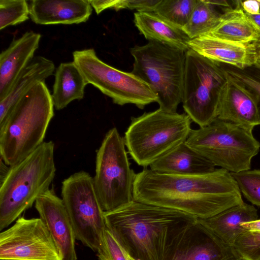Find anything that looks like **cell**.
Returning a JSON list of instances; mask_svg holds the SVG:
<instances>
[{
  "label": "cell",
  "mask_w": 260,
  "mask_h": 260,
  "mask_svg": "<svg viewBox=\"0 0 260 260\" xmlns=\"http://www.w3.org/2000/svg\"><path fill=\"white\" fill-rule=\"evenodd\" d=\"M185 56L183 107L192 121L204 127L217 117L228 77L221 63L192 49L186 51Z\"/></svg>",
  "instance_id": "cell-8"
},
{
  "label": "cell",
  "mask_w": 260,
  "mask_h": 260,
  "mask_svg": "<svg viewBox=\"0 0 260 260\" xmlns=\"http://www.w3.org/2000/svg\"><path fill=\"white\" fill-rule=\"evenodd\" d=\"M226 75L243 87L253 98L260 122V69L254 64L243 69L221 63Z\"/></svg>",
  "instance_id": "cell-27"
},
{
  "label": "cell",
  "mask_w": 260,
  "mask_h": 260,
  "mask_svg": "<svg viewBox=\"0 0 260 260\" xmlns=\"http://www.w3.org/2000/svg\"><path fill=\"white\" fill-rule=\"evenodd\" d=\"M252 44L237 43L203 35L191 39L188 46L210 60L243 69L255 64L256 57Z\"/></svg>",
  "instance_id": "cell-18"
},
{
  "label": "cell",
  "mask_w": 260,
  "mask_h": 260,
  "mask_svg": "<svg viewBox=\"0 0 260 260\" xmlns=\"http://www.w3.org/2000/svg\"><path fill=\"white\" fill-rule=\"evenodd\" d=\"M129 259H130V260H138V259H136V258H134V257H132V256H130L129 255Z\"/></svg>",
  "instance_id": "cell-39"
},
{
  "label": "cell",
  "mask_w": 260,
  "mask_h": 260,
  "mask_svg": "<svg viewBox=\"0 0 260 260\" xmlns=\"http://www.w3.org/2000/svg\"><path fill=\"white\" fill-rule=\"evenodd\" d=\"M35 208L50 232L60 260H77L76 238L62 199L49 189L37 199Z\"/></svg>",
  "instance_id": "cell-14"
},
{
  "label": "cell",
  "mask_w": 260,
  "mask_h": 260,
  "mask_svg": "<svg viewBox=\"0 0 260 260\" xmlns=\"http://www.w3.org/2000/svg\"><path fill=\"white\" fill-rule=\"evenodd\" d=\"M54 144L44 142L22 161L11 166L1 180L0 230L8 227L49 190L56 172Z\"/></svg>",
  "instance_id": "cell-4"
},
{
  "label": "cell",
  "mask_w": 260,
  "mask_h": 260,
  "mask_svg": "<svg viewBox=\"0 0 260 260\" xmlns=\"http://www.w3.org/2000/svg\"><path fill=\"white\" fill-rule=\"evenodd\" d=\"M0 259L60 260V256L42 219L21 216L0 234Z\"/></svg>",
  "instance_id": "cell-12"
},
{
  "label": "cell",
  "mask_w": 260,
  "mask_h": 260,
  "mask_svg": "<svg viewBox=\"0 0 260 260\" xmlns=\"http://www.w3.org/2000/svg\"><path fill=\"white\" fill-rule=\"evenodd\" d=\"M133 199L178 210L197 219L212 217L244 202L231 173L222 168L197 175L168 174L144 169L136 174Z\"/></svg>",
  "instance_id": "cell-1"
},
{
  "label": "cell",
  "mask_w": 260,
  "mask_h": 260,
  "mask_svg": "<svg viewBox=\"0 0 260 260\" xmlns=\"http://www.w3.org/2000/svg\"><path fill=\"white\" fill-rule=\"evenodd\" d=\"M241 225L247 231L260 232V219L245 222Z\"/></svg>",
  "instance_id": "cell-35"
},
{
  "label": "cell",
  "mask_w": 260,
  "mask_h": 260,
  "mask_svg": "<svg viewBox=\"0 0 260 260\" xmlns=\"http://www.w3.org/2000/svg\"><path fill=\"white\" fill-rule=\"evenodd\" d=\"M104 216L106 228L138 260H163L179 236L198 220L178 210L134 200Z\"/></svg>",
  "instance_id": "cell-2"
},
{
  "label": "cell",
  "mask_w": 260,
  "mask_h": 260,
  "mask_svg": "<svg viewBox=\"0 0 260 260\" xmlns=\"http://www.w3.org/2000/svg\"><path fill=\"white\" fill-rule=\"evenodd\" d=\"M228 79L217 118L252 131L254 126L260 125L255 101L243 87L228 77Z\"/></svg>",
  "instance_id": "cell-17"
},
{
  "label": "cell",
  "mask_w": 260,
  "mask_h": 260,
  "mask_svg": "<svg viewBox=\"0 0 260 260\" xmlns=\"http://www.w3.org/2000/svg\"><path fill=\"white\" fill-rule=\"evenodd\" d=\"M54 107L45 82L37 83L19 99L0 126V152L6 165L17 164L44 142Z\"/></svg>",
  "instance_id": "cell-3"
},
{
  "label": "cell",
  "mask_w": 260,
  "mask_h": 260,
  "mask_svg": "<svg viewBox=\"0 0 260 260\" xmlns=\"http://www.w3.org/2000/svg\"><path fill=\"white\" fill-rule=\"evenodd\" d=\"M256 58H260V41L254 42L253 44Z\"/></svg>",
  "instance_id": "cell-37"
},
{
  "label": "cell",
  "mask_w": 260,
  "mask_h": 260,
  "mask_svg": "<svg viewBox=\"0 0 260 260\" xmlns=\"http://www.w3.org/2000/svg\"><path fill=\"white\" fill-rule=\"evenodd\" d=\"M75 62L87 83L97 88L116 104H134L140 109L157 102L149 86L132 72L119 70L106 63L92 48L73 52Z\"/></svg>",
  "instance_id": "cell-10"
},
{
  "label": "cell",
  "mask_w": 260,
  "mask_h": 260,
  "mask_svg": "<svg viewBox=\"0 0 260 260\" xmlns=\"http://www.w3.org/2000/svg\"><path fill=\"white\" fill-rule=\"evenodd\" d=\"M233 246L241 260H260V232L245 231Z\"/></svg>",
  "instance_id": "cell-30"
},
{
  "label": "cell",
  "mask_w": 260,
  "mask_h": 260,
  "mask_svg": "<svg viewBox=\"0 0 260 260\" xmlns=\"http://www.w3.org/2000/svg\"><path fill=\"white\" fill-rule=\"evenodd\" d=\"M192 121L185 113L160 108L132 117L123 137L128 153L139 166L147 168L186 141Z\"/></svg>",
  "instance_id": "cell-5"
},
{
  "label": "cell",
  "mask_w": 260,
  "mask_h": 260,
  "mask_svg": "<svg viewBox=\"0 0 260 260\" xmlns=\"http://www.w3.org/2000/svg\"><path fill=\"white\" fill-rule=\"evenodd\" d=\"M258 2L260 3V0H258Z\"/></svg>",
  "instance_id": "cell-40"
},
{
  "label": "cell",
  "mask_w": 260,
  "mask_h": 260,
  "mask_svg": "<svg viewBox=\"0 0 260 260\" xmlns=\"http://www.w3.org/2000/svg\"><path fill=\"white\" fill-rule=\"evenodd\" d=\"M97 14L105 10L111 9L116 11L122 9V0H89Z\"/></svg>",
  "instance_id": "cell-33"
},
{
  "label": "cell",
  "mask_w": 260,
  "mask_h": 260,
  "mask_svg": "<svg viewBox=\"0 0 260 260\" xmlns=\"http://www.w3.org/2000/svg\"><path fill=\"white\" fill-rule=\"evenodd\" d=\"M123 137L116 127L106 134L96 151L95 190L104 212L134 200L136 174L131 168Z\"/></svg>",
  "instance_id": "cell-9"
},
{
  "label": "cell",
  "mask_w": 260,
  "mask_h": 260,
  "mask_svg": "<svg viewBox=\"0 0 260 260\" xmlns=\"http://www.w3.org/2000/svg\"><path fill=\"white\" fill-rule=\"evenodd\" d=\"M241 5L244 12L248 14L254 15L260 14V3L258 1H241Z\"/></svg>",
  "instance_id": "cell-34"
},
{
  "label": "cell",
  "mask_w": 260,
  "mask_h": 260,
  "mask_svg": "<svg viewBox=\"0 0 260 260\" xmlns=\"http://www.w3.org/2000/svg\"><path fill=\"white\" fill-rule=\"evenodd\" d=\"M41 35L28 31L13 40L0 54V101L9 94L16 80L34 58Z\"/></svg>",
  "instance_id": "cell-15"
},
{
  "label": "cell",
  "mask_w": 260,
  "mask_h": 260,
  "mask_svg": "<svg viewBox=\"0 0 260 260\" xmlns=\"http://www.w3.org/2000/svg\"><path fill=\"white\" fill-rule=\"evenodd\" d=\"M158 173L180 175H197L213 172L215 166L190 147L186 141L150 165Z\"/></svg>",
  "instance_id": "cell-19"
},
{
  "label": "cell",
  "mask_w": 260,
  "mask_h": 260,
  "mask_svg": "<svg viewBox=\"0 0 260 260\" xmlns=\"http://www.w3.org/2000/svg\"><path fill=\"white\" fill-rule=\"evenodd\" d=\"M257 219L255 207L243 202L212 217L198 220L225 243L233 246L239 235L247 231L241 225Z\"/></svg>",
  "instance_id": "cell-21"
},
{
  "label": "cell",
  "mask_w": 260,
  "mask_h": 260,
  "mask_svg": "<svg viewBox=\"0 0 260 260\" xmlns=\"http://www.w3.org/2000/svg\"><path fill=\"white\" fill-rule=\"evenodd\" d=\"M246 14L252 21L260 29V14L254 15Z\"/></svg>",
  "instance_id": "cell-36"
},
{
  "label": "cell",
  "mask_w": 260,
  "mask_h": 260,
  "mask_svg": "<svg viewBox=\"0 0 260 260\" xmlns=\"http://www.w3.org/2000/svg\"><path fill=\"white\" fill-rule=\"evenodd\" d=\"M186 143L211 162L230 173L250 170L260 143L248 131L216 118L209 125L191 129Z\"/></svg>",
  "instance_id": "cell-7"
},
{
  "label": "cell",
  "mask_w": 260,
  "mask_h": 260,
  "mask_svg": "<svg viewBox=\"0 0 260 260\" xmlns=\"http://www.w3.org/2000/svg\"><path fill=\"white\" fill-rule=\"evenodd\" d=\"M54 70L52 60L42 56L34 57L20 74L8 95L0 101V126L19 99L37 83L45 82Z\"/></svg>",
  "instance_id": "cell-22"
},
{
  "label": "cell",
  "mask_w": 260,
  "mask_h": 260,
  "mask_svg": "<svg viewBox=\"0 0 260 260\" xmlns=\"http://www.w3.org/2000/svg\"><path fill=\"white\" fill-rule=\"evenodd\" d=\"M87 84L74 61L61 63L56 69L51 94L55 108L61 110L72 101L82 99Z\"/></svg>",
  "instance_id": "cell-24"
},
{
  "label": "cell",
  "mask_w": 260,
  "mask_h": 260,
  "mask_svg": "<svg viewBox=\"0 0 260 260\" xmlns=\"http://www.w3.org/2000/svg\"><path fill=\"white\" fill-rule=\"evenodd\" d=\"M163 260H241L235 247L197 220L172 245Z\"/></svg>",
  "instance_id": "cell-13"
},
{
  "label": "cell",
  "mask_w": 260,
  "mask_h": 260,
  "mask_svg": "<svg viewBox=\"0 0 260 260\" xmlns=\"http://www.w3.org/2000/svg\"><path fill=\"white\" fill-rule=\"evenodd\" d=\"M254 65L260 69V58H256Z\"/></svg>",
  "instance_id": "cell-38"
},
{
  "label": "cell",
  "mask_w": 260,
  "mask_h": 260,
  "mask_svg": "<svg viewBox=\"0 0 260 260\" xmlns=\"http://www.w3.org/2000/svg\"><path fill=\"white\" fill-rule=\"evenodd\" d=\"M61 197L76 239L97 252L106 226L93 177L84 171L72 174L62 182Z\"/></svg>",
  "instance_id": "cell-11"
},
{
  "label": "cell",
  "mask_w": 260,
  "mask_h": 260,
  "mask_svg": "<svg viewBox=\"0 0 260 260\" xmlns=\"http://www.w3.org/2000/svg\"><path fill=\"white\" fill-rule=\"evenodd\" d=\"M134 22L140 33L148 41L164 43L185 52L189 49L188 43L191 39L183 29L153 12L135 13Z\"/></svg>",
  "instance_id": "cell-23"
},
{
  "label": "cell",
  "mask_w": 260,
  "mask_h": 260,
  "mask_svg": "<svg viewBox=\"0 0 260 260\" xmlns=\"http://www.w3.org/2000/svg\"><path fill=\"white\" fill-rule=\"evenodd\" d=\"M222 13L208 0H198L187 23L182 28L190 39L209 32L219 22Z\"/></svg>",
  "instance_id": "cell-25"
},
{
  "label": "cell",
  "mask_w": 260,
  "mask_h": 260,
  "mask_svg": "<svg viewBox=\"0 0 260 260\" xmlns=\"http://www.w3.org/2000/svg\"><path fill=\"white\" fill-rule=\"evenodd\" d=\"M160 0H123V8L137 12H154Z\"/></svg>",
  "instance_id": "cell-32"
},
{
  "label": "cell",
  "mask_w": 260,
  "mask_h": 260,
  "mask_svg": "<svg viewBox=\"0 0 260 260\" xmlns=\"http://www.w3.org/2000/svg\"><path fill=\"white\" fill-rule=\"evenodd\" d=\"M241 2L224 9L218 23L205 35L243 44L260 41V29L243 10Z\"/></svg>",
  "instance_id": "cell-20"
},
{
  "label": "cell",
  "mask_w": 260,
  "mask_h": 260,
  "mask_svg": "<svg viewBox=\"0 0 260 260\" xmlns=\"http://www.w3.org/2000/svg\"><path fill=\"white\" fill-rule=\"evenodd\" d=\"M130 52L134 58L132 73L155 93L159 108L177 112L182 102L186 52L153 40Z\"/></svg>",
  "instance_id": "cell-6"
},
{
  "label": "cell",
  "mask_w": 260,
  "mask_h": 260,
  "mask_svg": "<svg viewBox=\"0 0 260 260\" xmlns=\"http://www.w3.org/2000/svg\"><path fill=\"white\" fill-rule=\"evenodd\" d=\"M28 3L29 17L41 25L85 22L92 11L89 0H32Z\"/></svg>",
  "instance_id": "cell-16"
},
{
  "label": "cell",
  "mask_w": 260,
  "mask_h": 260,
  "mask_svg": "<svg viewBox=\"0 0 260 260\" xmlns=\"http://www.w3.org/2000/svg\"><path fill=\"white\" fill-rule=\"evenodd\" d=\"M97 252L100 260H130L125 248L107 228Z\"/></svg>",
  "instance_id": "cell-31"
},
{
  "label": "cell",
  "mask_w": 260,
  "mask_h": 260,
  "mask_svg": "<svg viewBox=\"0 0 260 260\" xmlns=\"http://www.w3.org/2000/svg\"><path fill=\"white\" fill-rule=\"evenodd\" d=\"M245 198L260 207V170H246L231 173Z\"/></svg>",
  "instance_id": "cell-29"
},
{
  "label": "cell",
  "mask_w": 260,
  "mask_h": 260,
  "mask_svg": "<svg viewBox=\"0 0 260 260\" xmlns=\"http://www.w3.org/2000/svg\"><path fill=\"white\" fill-rule=\"evenodd\" d=\"M198 0H160L153 12L183 28L188 22Z\"/></svg>",
  "instance_id": "cell-26"
},
{
  "label": "cell",
  "mask_w": 260,
  "mask_h": 260,
  "mask_svg": "<svg viewBox=\"0 0 260 260\" xmlns=\"http://www.w3.org/2000/svg\"><path fill=\"white\" fill-rule=\"evenodd\" d=\"M29 17L28 1L0 0V29L21 23Z\"/></svg>",
  "instance_id": "cell-28"
}]
</instances>
